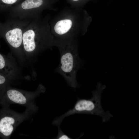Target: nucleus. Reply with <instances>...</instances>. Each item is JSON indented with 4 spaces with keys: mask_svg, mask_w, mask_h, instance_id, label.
Instances as JSON below:
<instances>
[{
    "mask_svg": "<svg viewBox=\"0 0 139 139\" xmlns=\"http://www.w3.org/2000/svg\"><path fill=\"white\" fill-rule=\"evenodd\" d=\"M106 88L105 85L102 84L100 82L98 83L96 89L92 91V96L91 98L78 99L72 109L55 118L53 121V124L59 126L65 118L76 114L97 115L102 118L103 122L109 121L113 116L109 111H105L101 103V94Z\"/></svg>",
    "mask_w": 139,
    "mask_h": 139,
    "instance_id": "nucleus-1",
    "label": "nucleus"
},
{
    "mask_svg": "<svg viewBox=\"0 0 139 139\" xmlns=\"http://www.w3.org/2000/svg\"><path fill=\"white\" fill-rule=\"evenodd\" d=\"M83 62L76 50L70 47L60 50L59 64L55 72L64 78L68 84L73 88L79 86L76 79L77 73Z\"/></svg>",
    "mask_w": 139,
    "mask_h": 139,
    "instance_id": "nucleus-2",
    "label": "nucleus"
},
{
    "mask_svg": "<svg viewBox=\"0 0 139 139\" xmlns=\"http://www.w3.org/2000/svg\"><path fill=\"white\" fill-rule=\"evenodd\" d=\"M38 18L31 19L25 29L22 37L23 49L28 53L39 51L48 45L44 25Z\"/></svg>",
    "mask_w": 139,
    "mask_h": 139,
    "instance_id": "nucleus-3",
    "label": "nucleus"
},
{
    "mask_svg": "<svg viewBox=\"0 0 139 139\" xmlns=\"http://www.w3.org/2000/svg\"><path fill=\"white\" fill-rule=\"evenodd\" d=\"M31 19L10 17L0 22V37L3 38L14 49H23L22 37L24 31Z\"/></svg>",
    "mask_w": 139,
    "mask_h": 139,
    "instance_id": "nucleus-4",
    "label": "nucleus"
},
{
    "mask_svg": "<svg viewBox=\"0 0 139 139\" xmlns=\"http://www.w3.org/2000/svg\"><path fill=\"white\" fill-rule=\"evenodd\" d=\"M44 89L43 86H40L36 91L31 93L7 87L0 98V103L3 107L9 106L12 104H18L26 106V108L35 112L38 109L35 102V98Z\"/></svg>",
    "mask_w": 139,
    "mask_h": 139,
    "instance_id": "nucleus-5",
    "label": "nucleus"
},
{
    "mask_svg": "<svg viewBox=\"0 0 139 139\" xmlns=\"http://www.w3.org/2000/svg\"><path fill=\"white\" fill-rule=\"evenodd\" d=\"M9 107H3L0 110V137L3 139L9 138L17 127L34 112L26 108L24 112L19 113Z\"/></svg>",
    "mask_w": 139,
    "mask_h": 139,
    "instance_id": "nucleus-6",
    "label": "nucleus"
},
{
    "mask_svg": "<svg viewBox=\"0 0 139 139\" xmlns=\"http://www.w3.org/2000/svg\"><path fill=\"white\" fill-rule=\"evenodd\" d=\"M52 0H22L6 12L10 17L32 19L37 18L42 9L49 5Z\"/></svg>",
    "mask_w": 139,
    "mask_h": 139,
    "instance_id": "nucleus-7",
    "label": "nucleus"
},
{
    "mask_svg": "<svg viewBox=\"0 0 139 139\" xmlns=\"http://www.w3.org/2000/svg\"><path fill=\"white\" fill-rule=\"evenodd\" d=\"M72 25V21L70 19L61 20L56 23L54 27V29L57 34L62 35L68 32L71 28Z\"/></svg>",
    "mask_w": 139,
    "mask_h": 139,
    "instance_id": "nucleus-8",
    "label": "nucleus"
},
{
    "mask_svg": "<svg viewBox=\"0 0 139 139\" xmlns=\"http://www.w3.org/2000/svg\"><path fill=\"white\" fill-rule=\"evenodd\" d=\"M22 0H0V12L6 13L11 7Z\"/></svg>",
    "mask_w": 139,
    "mask_h": 139,
    "instance_id": "nucleus-9",
    "label": "nucleus"
},
{
    "mask_svg": "<svg viewBox=\"0 0 139 139\" xmlns=\"http://www.w3.org/2000/svg\"><path fill=\"white\" fill-rule=\"evenodd\" d=\"M6 57L0 53V72L6 76L8 73V62Z\"/></svg>",
    "mask_w": 139,
    "mask_h": 139,
    "instance_id": "nucleus-10",
    "label": "nucleus"
},
{
    "mask_svg": "<svg viewBox=\"0 0 139 139\" xmlns=\"http://www.w3.org/2000/svg\"><path fill=\"white\" fill-rule=\"evenodd\" d=\"M8 80L6 75L0 72V98L7 87Z\"/></svg>",
    "mask_w": 139,
    "mask_h": 139,
    "instance_id": "nucleus-11",
    "label": "nucleus"
},
{
    "mask_svg": "<svg viewBox=\"0 0 139 139\" xmlns=\"http://www.w3.org/2000/svg\"><path fill=\"white\" fill-rule=\"evenodd\" d=\"M58 135L56 139H70L71 138L64 134L61 129L59 126H58Z\"/></svg>",
    "mask_w": 139,
    "mask_h": 139,
    "instance_id": "nucleus-12",
    "label": "nucleus"
},
{
    "mask_svg": "<svg viewBox=\"0 0 139 139\" xmlns=\"http://www.w3.org/2000/svg\"><path fill=\"white\" fill-rule=\"evenodd\" d=\"M72 1L74 2H77L79 1L80 0H71Z\"/></svg>",
    "mask_w": 139,
    "mask_h": 139,
    "instance_id": "nucleus-13",
    "label": "nucleus"
},
{
    "mask_svg": "<svg viewBox=\"0 0 139 139\" xmlns=\"http://www.w3.org/2000/svg\"><path fill=\"white\" fill-rule=\"evenodd\" d=\"M0 38H1V37H0Z\"/></svg>",
    "mask_w": 139,
    "mask_h": 139,
    "instance_id": "nucleus-14",
    "label": "nucleus"
}]
</instances>
